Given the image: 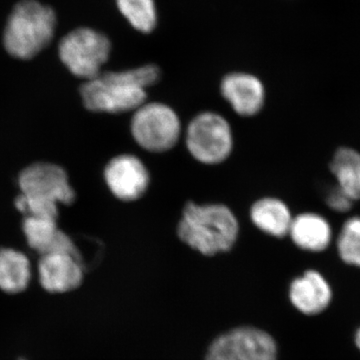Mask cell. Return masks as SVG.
Segmentation results:
<instances>
[{"label":"cell","mask_w":360,"mask_h":360,"mask_svg":"<svg viewBox=\"0 0 360 360\" xmlns=\"http://www.w3.org/2000/svg\"><path fill=\"white\" fill-rule=\"evenodd\" d=\"M355 345L360 350V328L357 329L356 333H355Z\"/></svg>","instance_id":"obj_21"},{"label":"cell","mask_w":360,"mask_h":360,"mask_svg":"<svg viewBox=\"0 0 360 360\" xmlns=\"http://www.w3.org/2000/svg\"><path fill=\"white\" fill-rule=\"evenodd\" d=\"M238 232L236 215L224 205L187 203L177 227L179 238L206 257L231 250Z\"/></svg>","instance_id":"obj_2"},{"label":"cell","mask_w":360,"mask_h":360,"mask_svg":"<svg viewBox=\"0 0 360 360\" xmlns=\"http://www.w3.org/2000/svg\"><path fill=\"white\" fill-rule=\"evenodd\" d=\"M39 274L42 288L49 292L63 293L75 290L84 281L82 257L70 253L42 255Z\"/></svg>","instance_id":"obj_10"},{"label":"cell","mask_w":360,"mask_h":360,"mask_svg":"<svg viewBox=\"0 0 360 360\" xmlns=\"http://www.w3.org/2000/svg\"><path fill=\"white\" fill-rule=\"evenodd\" d=\"M220 90L222 96L239 115H255L264 108V84L259 78L250 73H229L222 79Z\"/></svg>","instance_id":"obj_11"},{"label":"cell","mask_w":360,"mask_h":360,"mask_svg":"<svg viewBox=\"0 0 360 360\" xmlns=\"http://www.w3.org/2000/svg\"><path fill=\"white\" fill-rule=\"evenodd\" d=\"M250 217L260 231L276 238L288 236L293 219L288 206L274 198L257 201L251 207Z\"/></svg>","instance_id":"obj_15"},{"label":"cell","mask_w":360,"mask_h":360,"mask_svg":"<svg viewBox=\"0 0 360 360\" xmlns=\"http://www.w3.org/2000/svg\"><path fill=\"white\" fill-rule=\"evenodd\" d=\"M130 129L141 148L150 153H165L179 142L181 123L176 112L167 104L146 103L134 110Z\"/></svg>","instance_id":"obj_4"},{"label":"cell","mask_w":360,"mask_h":360,"mask_svg":"<svg viewBox=\"0 0 360 360\" xmlns=\"http://www.w3.org/2000/svg\"><path fill=\"white\" fill-rule=\"evenodd\" d=\"M288 236L300 250L321 252L330 245L333 229L322 215L305 212L293 217Z\"/></svg>","instance_id":"obj_14"},{"label":"cell","mask_w":360,"mask_h":360,"mask_svg":"<svg viewBox=\"0 0 360 360\" xmlns=\"http://www.w3.org/2000/svg\"><path fill=\"white\" fill-rule=\"evenodd\" d=\"M18 184L22 195L42 202L70 205L75 198L65 170L52 163H34L26 167Z\"/></svg>","instance_id":"obj_8"},{"label":"cell","mask_w":360,"mask_h":360,"mask_svg":"<svg viewBox=\"0 0 360 360\" xmlns=\"http://www.w3.org/2000/svg\"><path fill=\"white\" fill-rule=\"evenodd\" d=\"M23 232L28 245L41 257L51 253H70L80 257L72 239L59 229L56 219L25 217Z\"/></svg>","instance_id":"obj_13"},{"label":"cell","mask_w":360,"mask_h":360,"mask_svg":"<svg viewBox=\"0 0 360 360\" xmlns=\"http://www.w3.org/2000/svg\"><path fill=\"white\" fill-rule=\"evenodd\" d=\"M54 28L56 14L51 7L35 0H23L7 21L4 46L13 58H34L51 41Z\"/></svg>","instance_id":"obj_3"},{"label":"cell","mask_w":360,"mask_h":360,"mask_svg":"<svg viewBox=\"0 0 360 360\" xmlns=\"http://www.w3.org/2000/svg\"><path fill=\"white\" fill-rule=\"evenodd\" d=\"M111 53L106 35L82 27L68 33L59 44V58L75 77L89 80L101 75Z\"/></svg>","instance_id":"obj_5"},{"label":"cell","mask_w":360,"mask_h":360,"mask_svg":"<svg viewBox=\"0 0 360 360\" xmlns=\"http://www.w3.org/2000/svg\"><path fill=\"white\" fill-rule=\"evenodd\" d=\"M290 298L293 307L302 314H319L330 304L333 290L321 274L307 270L291 283Z\"/></svg>","instance_id":"obj_12"},{"label":"cell","mask_w":360,"mask_h":360,"mask_svg":"<svg viewBox=\"0 0 360 360\" xmlns=\"http://www.w3.org/2000/svg\"><path fill=\"white\" fill-rule=\"evenodd\" d=\"M338 186L354 201L360 200V153L354 148H340L330 162Z\"/></svg>","instance_id":"obj_17"},{"label":"cell","mask_w":360,"mask_h":360,"mask_svg":"<svg viewBox=\"0 0 360 360\" xmlns=\"http://www.w3.org/2000/svg\"><path fill=\"white\" fill-rule=\"evenodd\" d=\"M354 201L347 195V193H343L340 187H335L330 193H328V198H326V203L331 210H335L336 212L345 213L352 210Z\"/></svg>","instance_id":"obj_20"},{"label":"cell","mask_w":360,"mask_h":360,"mask_svg":"<svg viewBox=\"0 0 360 360\" xmlns=\"http://www.w3.org/2000/svg\"><path fill=\"white\" fill-rule=\"evenodd\" d=\"M338 255L348 265L360 269V217L348 219L338 238Z\"/></svg>","instance_id":"obj_19"},{"label":"cell","mask_w":360,"mask_h":360,"mask_svg":"<svg viewBox=\"0 0 360 360\" xmlns=\"http://www.w3.org/2000/svg\"><path fill=\"white\" fill-rule=\"evenodd\" d=\"M155 65L122 71L101 72L80 89L85 108L96 112L122 113L136 110L146 103V89L160 80Z\"/></svg>","instance_id":"obj_1"},{"label":"cell","mask_w":360,"mask_h":360,"mask_svg":"<svg viewBox=\"0 0 360 360\" xmlns=\"http://www.w3.org/2000/svg\"><path fill=\"white\" fill-rule=\"evenodd\" d=\"M189 153L205 165H219L231 155L233 136L229 122L215 112H203L191 120L186 129Z\"/></svg>","instance_id":"obj_6"},{"label":"cell","mask_w":360,"mask_h":360,"mask_svg":"<svg viewBox=\"0 0 360 360\" xmlns=\"http://www.w3.org/2000/svg\"><path fill=\"white\" fill-rule=\"evenodd\" d=\"M104 179L111 193L118 200L134 201L146 193L150 182L149 172L137 156L122 155L110 161Z\"/></svg>","instance_id":"obj_9"},{"label":"cell","mask_w":360,"mask_h":360,"mask_svg":"<svg viewBox=\"0 0 360 360\" xmlns=\"http://www.w3.org/2000/svg\"><path fill=\"white\" fill-rule=\"evenodd\" d=\"M32 278L30 260L23 253L11 248L0 250V290L20 293L26 290Z\"/></svg>","instance_id":"obj_16"},{"label":"cell","mask_w":360,"mask_h":360,"mask_svg":"<svg viewBox=\"0 0 360 360\" xmlns=\"http://www.w3.org/2000/svg\"><path fill=\"white\" fill-rule=\"evenodd\" d=\"M118 11L135 30L150 33L158 25L155 0H115Z\"/></svg>","instance_id":"obj_18"},{"label":"cell","mask_w":360,"mask_h":360,"mask_svg":"<svg viewBox=\"0 0 360 360\" xmlns=\"http://www.w3.org/2000/svg\"><path fill=\"white\" fill-rule=\"evenodd\" d=\"M205 360H277L272 336L255 328H239L213 341Z\"/></svg>","instance_id":"obj_7"}]
</instances>
